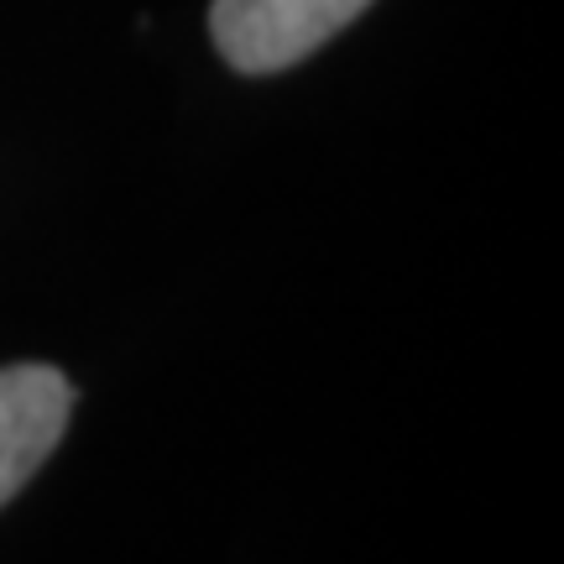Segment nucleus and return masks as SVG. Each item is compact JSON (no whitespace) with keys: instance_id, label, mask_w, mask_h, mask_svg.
Wrapping results in <instances>:
<instances>
[{"instance_id":"nucleus-1","label":"nucleus","mask_w":564,"mask_h":564,"mask_svg":"<svg viewBox=\"0 0 564 564\" xmlns=\"http://www.w3.org/2000/svg\"><path fill=\"white\" fill-rule=\"evenodd\" d=\"M371 0H215L209 32L230 68L278 74L345 32Z\"/></svg>"},{"instance_id":"nucleus-2","label":"nucleus","mask_w":564,"mask_h":564,"mask_svg":"<svg viewBox=\"0 0 564 564\" xmlns=\"http://www.w3.org/2000/svg\"><path fill=\"white\" fill-rule=\"evenodd\" d=\"M74 413V387L58 366L21 361L0 371V507L58 449Z\"/></svg>"}]
</instances>
